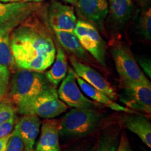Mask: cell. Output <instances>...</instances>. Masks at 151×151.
I'll return each mask as SVG.
<instances>
[{
  "instance_id": "6da1fadb",
  "label": "cell",
  "mask_w": 151,
  "mask_h": 151,
  "mask_svg": "<svg viewBox=\"0 0 151 151\" xmlns=\"http://www.w3.org/2000/svg\"><path fill=\"white\" fill-rule=\"evenodd\" d=\"M32 17L12 30L11 48L17 67L43 73L54 62L56 46L48 24Z\"/></svg>"
},
{
  "instance_id": "7a4b0ae2",
  "label": "cell",
  "mask_w": 151,
  "mask_h": 151,
  "mask_svg": "<svg viewBox=\"0 0 151 151\" xmlns=\"http://www.w3.org/2000/svg\"><path fill=\"white\" fill-rule=\"evenodd\" d=\"M101 116L93 108H73L59 120L60 136L73 140L91 134L99 127Z\"/></svg>"
},
{
  "instance_id": "3957f363",
  "label": "cell",
  "mask_w": 151,
  "mask_h": 151,
  "mask_svg": "<svg viewBox=\"0 0 151 151\" xmlns=\"http://www.w3.org/2000/svg\"><path fill=\"white\" fill-rule=\"evenodd\" d=\"M52 86L44 73L20 69L10 78L8 91L16 106Z\"/></svg>"
},
{
  "instance_id": "277c9868",
  "label": "cell",
  "mask_w": 151,
  "mask_h": 151,
  "mask_svg": "<svg viewBox=\"0 0 151 151\" xmlns=\"http://www.w3.org/2000/svg\"><path fill=\"white\" fill-rule=\"evenodd\" d=\"M16 107L20 114L35 115L45 119L59 116L67 109V106L60 100L54 86Z\"/></svg>"
},
{
  "instance_id": "5b68a950",
  "label": "cell",
  "mask_w": 151,
  "mask_h": 151,
  "mask_svg": "<svg viewBox=\"0 0 151 151\" xmlns=\"http://www.w3.org/2000/svg\"><path fill=\"white\" fill-rule=\"evenodd\" d=\"M112 57L116 71L121 81L151 85L135 59L129 47L122 43L114 45Z\"/></svg>"
},
{
  "instance_id": "8992f818",
  "label": "cell",
  "mask_w": 151,
  "mask_h": 151,
  "mask_svg": "<svg viewBox=\"0 0 151 151\" xmlns=\"http://www.w3.org/2000/svg\"><path fill=\"white\" fill-rule=\"evenodd\" d=\"M42 9L41 3L0 1V32H10Z\"/></svg>"
},
{
  "instance_id": "52a82bcc",
  "label": "cell",
  "mask_w": 151,
  "mask_h": 151,
  "mask_svg": "<svg viewBox=\"0 0 151 151\" xmlns=\"http://www.w3.org/2000/svg\"><path fill=\"white\" fill-rule=\"evenodd\" d=\"M74 34L83 48L91 54L98 63L106 67V45L97 27L90 22L79 20L76 22Z\"/></svg>"
},
{
  "instance_id": "ba28073f",
  "label": "cell",
  "mask_w": 151,
  "mask_h": 151,
  "mask_svg": "<svg viewBox=\"0 0 151 151\" xmlns=\"http://www.w3.org/2000/svg\"><path fill=\"white\" fill-rule=\"evenodd\" d=\"M119 100L131 110L150 114L151 85L121 81Z\"/></svg>"
},
{
  "instance_id": "9c48e42d",
  "label": "cell",
  "mask_w": 151,
  "mask_h": 151,
  "mask_svg": "<svg viewBox=\"0 0 151 151\" xmlns=\"http://www.w3.org/2000/svg\"><path fill=\"white\" fill-rule=\"evenodd\" d=\"M58 94L61 101L72 108H95L96 105L87 98L77 84L76 73L72 68H68L65 78L62 81Z\"/></svg>"
},
{
  "instance_id": "30bf717a",
  "label": "cell",
  "mask_w": 151,
  "mask_h": 151,
  "mask_svg": "<svg viewBox=\"0 0 151 151\" xmlns=\"http://www.w3.org/2000/svg\"><path fill=\"white\" fill-rule=\"evenodd\" d=\"M46 24L52 30H62L74 33L76 17L71 6L64 4L58 1L48 5L45 14Z\"/></svg>"
},
{
  "instance_id": "8fae6325",
  "label": "cell",
  "mask_w": 151,
  "mask_h": 151,
  "mask_svg": "<svg viewBox=\"0 0 151 151\" xmlns=\"http://www.w3.org/2000/svg\"><path fill=\"white\" fill-rule=\"evenodd\" d=\"M69 60L75 73L80 78L83 79L86 82L94 88L106 94L113 101L118 99V94L101 73L90 66L81 62L75 57L71 56Z\"/></svg>"
},
{
  "instance_id": "7c38bea8",
  "label": "cell",
  "mask_w": 151,
  "mask_h": 151,
  "mask_svg": "<svg viewBox=\"0 0 151 151\" xmlns=\"http://www.w3.org/2000/svg\"><path fill=\"white\" fill-rule=\"evenodd\" d=\"M79 11L90 23L103 31L108 16V0H77Z\"/></svg>"
},
{
  "instance_id": "4fadbf2b",
  "label": "cell",
  "mask_w": 151,
  "mask_h": 151,
  "mask_svg": "<svg viewBox=\"0 0 151 151\" xmlns=\"http://www.w3.org/2000/svg\"><path fill=\"white\" fill-rule=\"evenodd\" d=\"M59 120L46 119L42 122L41 135L33 151H60Z\"/></svg>"
},
{
  "instance_id": "5bb4252c",
  "label": "cell",
  "mask_w": 151,
  "mask_h": 151,
  "mask_svg": "<svg viewBox=\"0 0 151 151\" xmlns=\"http://www.w3.org/2000/svg\"><path fill=\"white\" fill-rule=\"evenodd\" d=\"M109 22L116 30H121L132 18L133 0H108Z\"/></svg>"
},
{
  "instance_id": "9a60e30c",
  "label": "cell",
  "mask_w": 151,
  "mask_h": 151,
  "mask_svg": "<svg viewBox=\"0 0 151 151\" xmlns=\"http://www.w3.org/2000/svg\"><path fill=\"white\" fill-rule=\"evenodd\" d=\"M40 126V118L32 114L23 115L16 124L15 127L23 141L24 151H33Z\"/></svg>"
},
{
  "instance_id": "2e32d148",
  "label": "cell",
  "mask_w": 151,
  "mask_h": 151,
  "mask_svg": "<svg viewBox=\"0 0 151 151\" xmlns=\"http://www.w3.org/2000/svg\"><path fill=\"white\" fill-rule=\"evenodd\" d=\"M123 125L137 135L148 148H151V123L148 118L140 114L126 116Z\"/></svg>"
},
{
  "instance_id": "e0dca14e",
  "label": "cell",
  "mask_w": 151,
  "mask_h": 151,
  "mask_svg": "<svg viewBox=\"0 0 151 151\" xmlns=\"http://www.w3.org/2000/svg\"><path fill=\"white\" fill-rule=\"evenodd\" d=\"M76 79L77 83H78L80 89L82 90V92L86 94L87 97L91 98L96 102L103 104L105 106H106L107 108L112 109L113 111H122V112L128 113H137L135 111L115 102L113 99L109 98L106 94L94 88V87H92L86 82L83 79L80 78L76 73Z\"/></svg>"
},
{
  "instance_id": "ac0fdd59",
  "label": "cell",
  "mask_w": 151,
  "mask_h": 151,
  "mask_svg": "<svg viewBox=\"0 0 151 151\" xmlns=\"http://www.w3.org/2000/svg\"><path fill=\"white\" fill-rule=\"evenodd\" d=\"M57 41L62 48L70 52L77 59L86 60L88 55L86 50L81 46L80 41L74 33L62 30H52Z\"/></svg>"
},
{
  "instance_id": "d6986e66",
  "label": "cell",
  "mask_w": 151,
  "mask_h": 151,
  "mask_svg": "<svg viewBox=\"0 0 151 151\" xmlns=\"http://www.w3.org/2000/svg\"><path fill=\"white\" fill-rule=\"evenodd\" d=\"M52 67L44 73L49 82L57 87L65 78L67 73V58L63 48L57 44L56 55Z\"/></svg>"
},
{
  "instance_id": "ffe728a7",
  "label": "cell",
  "mask_w": 151,
  "mask_h": 151,
  "mask_svg": "<svg viewBox=\"0 0 151 151\" xmlns=\"http://www.w3.org/2000/svg\"><path fill=\"white\" fill-rule=\"evenodd\" d=\"M120 137L116 129H105L100 135L94 151H116Z\"/></svg>"
},
{
  "instance_id": "44dd1931",
  "label": "cell",
  "mask_w": 151,
  "mask_h": 151,
  "mask_svg": "<svg viewBox=\"0 0 151 151\" xmlns=\"http://www.w3.org/2000/svg\"><path fill=\"white\" fill-rule=\"evenodd\" d=\"M10 32H0V65L9 70L16 67L11 48Z\"/></svg>"
},
{
  "instance_id": "7402d4cb",
  "label": "cell",
  "mask_w": 151,
  "mask_h": 151,
  "mask_svg": "<svg viewBox=\"0 0 151 151\" xmlns=\"http://www.w3.org/2000/svg\"><path fill=\"white\" fill-rule=\"evenodd\" d=\"M137 29L138 33L147 41L151 39V9L150 7L143 8L138 12Z\"/></svg>"
},
{
  "instance_id": "603a6c76",
  "label": "cell",
  "mask_w": 151,
  "mask_h": 151,
  "mask_svg": "<svg viewBox=\"0 0 151 151\" xmlns=\"http://www.w3.org/2000/svg\"><path fill=\"white\" fill-rule=\"evenodd\" d=\"M6 151H24L23 141L15 126L14 130L10 134Z\"/></svg>"
},
{
  "instance_id": "cb8c5ba5",
  "label": "cell",
  "mask_w": 151,
  "mask_h": 151,
  "mask_svg": "<svg viewBox=\"0 0 151 151\" xmlns=\"http://www.w3.org/2000/svg\"><path fill=\"white\" fill-rule=\"evenodd\" d=\"M16 109L13 104L6 100L0 101V124L12 117L16 116Z\"/></svg>"
},
{
  "instance_id": "d4e9b609",
  "label": "cell",
  "mask_w": 151,
  "mask_h": 151,
  "mask_svg": "<svg viewBox=\"0 0 151 151\" xmlns=\"http://www.w3.org/2000/svg\"><path fill=\"white\" fill-rule=\"evenodd\" d=\"M11 71L4 66L0 65V100L5 97L8 92Z\"/></svg>"
},
{
  "instance_id": "484cf974",
  "label": "cell",
  "mask_w": 151,
  "mask_h": 151,
  "mask_svg": "<svg viewBox=\"0 0 151 151\" xmlns=\"http://www.w3.org/2000/svg\"><path fill=\"white\" fill-rule=\"evenodd\" d=\"M15 122H16V116L9 118L6 120L2 124H0V138L9 135L14 129Z\"/></svg>"
},
{
  "instance_id": "4316f807",
  "label": "cell",
  "mask_w": 151,
  "mask_h": 151,
  "mask_svg": "<svg viewBox=\"0 0 151 151\" xmlns=\"http://www.w3.org/2000/svg\"><path fill=\"white\" fill-rule=\"evenodd\" d=\"M94 148H95V145L91 144V143H82L73 145L64 151H94Z\"/></svg>"
},
{
  "instance_id": "83f0119b",
  "label": "cell",
  "mask_w": 151,
  "mask_h": 151,
  "mask_svg": "<svg viewBox=\"0 0 151 151\" xmlns=\"http://www.w3.org/2000/svg\"><path fill=\"white\" fill-rule=\"evenodd\" d=\"M116 151H133L125 133H122L120 137V140Z\"/></svg>"
},
{
  "instance_id": "f1b7e54d",
  "label": "cell",
  "mask_w": 151,
  "mask_h": 151,
  "mask_svg": "<svg viewBox=\"0 0 151 151\" xmlns=\"http://www.w3.org/2000/svg\"><path fill=\"white\" fill-rule=\"evenodd\" d=\"M139 65L141 67V69H143V73H146V75L149 77V78H151V64L150 60L148 58H140L139 59Z\"/></svg>"
},
{
  "instance_id": "f546056e",
  "label": "cell",
  "mask_w": 151,
  "mask_h": 151,
  "mask_svg": "<svg viewBox=\"0 0 151 151\" xmlns=\"http://www.w3.org/2000/svg\"><path fill=\"white\" fill-rule=\"evenodd\" d=\"M9 137H10V134L5 137L0 138V151H6V145Z\"/></svg>"
},
{
  "instance_id": "4dcf8cb0",
  "label": "cell",
  "mask_w": 151,
  "mask_h": 151,
  "mask_svg": "<svg viewBox=\"0 0 151 151\" xmlns=\"http://www.w3.org/2000/svg\"><path fill=\"white\" fill-rule=\"evenodd\" d=\"M139 4L142 6L143 8H146V7L150 6V4L151 0H136Z\"/></svg>"
},
{
  "instance_id": "1f68e13d",
  "label": "cell",
  "mask_w": 151,
  "mask_h": 151,
  "mask_svg": "<svg viewBox=\"0 0 151 151\" xmlns=\"http://www.w3.org/2000/svg\"><path fill=\"white\" fill-rule=\"evenodd\" d=\"M25 1H28V2H36V3H41V1H44V0H24Z\"/></svg>"
},
{
  "instance_id": "d6a6232c",
  "label": "cell",
  "mask_w": 151,
  "mask_h": 151,
  "mask_svg": "<svg viewBox=\"0 0 151 151\" xmlns=\"http://www.w3.org/2000/svg\"><path fill=\"white\" fill-rule=\"evenodd\" d=\"M66 2L69 3V4H76V3L77 0H65Z\"/></svg>"
},
{
  "instance_id": "836d02e7",
  "label": "cell",
  "mask_w": 151,
  "mask_h": 151,
  "mask_svg": "<svg viewBox=\"0 0 151 151\" xmlns=\"http://www.w3.org/2000/svg\"><path fill=\"white\" fill-rule=\"evenodd\" d=\"M24 0H10V2H19V1H22Z\"/></svg>"
},
{
  "instance_id": "e575fe53",
  "label": "cell",
  "mask_w": 151,
  "mask_h": 151,
  "mask_svg": "<svg viewBox=\"0 0 151 151\" xmlns=\"http://www.w3.org/2000/svg\"><path fill=\"white\" fill-rule=\"evenodd\" d=\"M0 1H1V2H10V0H0Z\"/></svg>"
}]
</instances>
